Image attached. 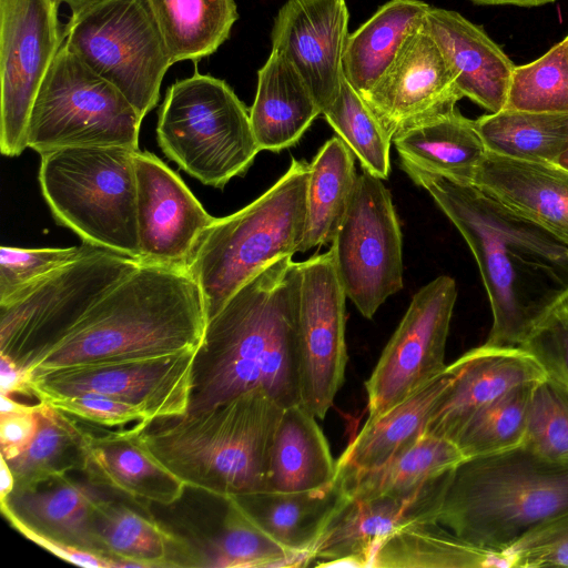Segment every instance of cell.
<instances>
[{"instance_id":"f1b7e54d","label":"cell","mask_w":568,"mask_h":568,"mask_svg":"<svg viewBox=\"0 0 568 568\" xmlns=\"http://www.w3.org/2000/svg\"><path fill=\"white\" fill-rule=\"evenodd\" d=\"M454 363L405 400L373 420L361 432L336 460L346 471L378 467L425 435L433 414L454 376Z\"/></svg>"},{"instance_id":"3957f363","label":"cell","mask_w":568,"mask_h":568,"mask_svg":"<svg viewBox=\"0 0 568 568\" xmlns=\"http://www.w3.org/2000/svg\"><path fill=\"white\" fill-rule=\"evenodd\" d=\"M207 323L185 267L141 262L62 336L19 362L32 378L58 371L196 352Z\"/></svg>"},{"instance_id":"cb8c5ba5","label":"cell","mask_w":568,"mask_h":568,"mask_svg":"<svg viewBox=\"0 0 568 568\" xmlns=\"http://www.w3.org/2000/svg\"><path fill=\"white\" fill-rule=\"evenodd\" d=\"M426 28L448 61L463 98L490 113L505 109L515 64L483 28L456 11L433 7Z\"/></svg>"},{"instance_id":"d4e9b609","label":"cell","mask_w":568,"mask_h":568,"mask_svg":"<svg viewBox=\"0 0 568 568\" xmlns=\"http://www.w3.org/2000/svg\"><path fill=\"white\" fill-rule=\"evenodd\" d=\"M471 184L568 244V170L487 152Z\"/></svg>"},{"instance_id":"4dcf8cb0","label":"cell","mask_w":568,"mask_h":568,"mask_svg":"<svg viewBox=\"0 0 568 568\" xmlns=\"http://www.w3.org/2000/svg\"><path fill=\"white\" fill-rule=\"evenodd\" d=\"M429 9L422 0H389L347 36L343 74L363 98L392 64L408 36L425 23Z\"/></svg>"},{"instance_id":"f546056e","label":"cell","mask_w":568,"mask_h":568,"mask_svg":"<svg viewBox=\"0 0 568 568\" xmlns=\"http://www.w3.org/2000/svg\"><path fill=\"white\" fill-rule=\"evenodd\" d=\"M97 535L105 557L126 567L187 566L192 551L161 526L148 507L110 497L97 517Z\"/></svg>"},{"instance_id":"f907efd6","label":"cell","mask_w":568,"mask_h":568,"mask_svg":"<svg viewBox=\"0 0 568 568\" xmlns=\"http://www.w3.org/2000/svg\"><path fill=\"white\" fill-rule=\"evenodd\" d=\"M16 481L12 471L10 470L7 460L1 457L0 470V500L6 499L14 489Z\"/></svg>"},{"instance_id":"836d02e7","label":"cell","mask_w":568,"mask_h":568,"mask_svg":"<svg viewBox=\"0 0 568 568\" xmlns=\"http://www.w3.org/2000/svg\"><path fill=\"white\" fill-rule=\"evenodd\" d=\"M465 457L450 439L426 434L383 465L362 471L336 467L351 498L409 497Z\"/></svg>"},{"instance_id":"7a4b0ae2","label":"cell","mask_w":568,"mask_h":568,"mask_svg":"<svg viewBox=\"0 0 568 568\" xmlns=\"http://www.w3.org/2000/svg\"><path fill=\"white\" fill-rule=\"evenodd\" d=\"M302 262L276 258L207 318L187 412L262 388L283 407L301 404L298 315Z\"/></svg>"},{"instance_id":"ab89813d","label":"cell","mask_w":568,"mask_h":568,"mask_svg":"<svg viewBox=\"0 0 568 568\" xmlns=\"http://www.w3.org/2000/svg\"><path fill=\"white\" fill-rule=\"evenodd\" d=\"M535 383L515 387L479 409L463 425L453 442L465 459L490 456L523 445Z\"/></svg>"},{"instance_id":"8d00e7d4","label":"cell","mask_w":568,"mask_h":568,"mask_svg":"<svg viewBox=\"0 0 568 568\" xmlns=\"http://www.w3.org/2000/svg\"><path fill=\"white\" fill-rule=\"evenodd\" d=\"M488 152L556 164L568 149V111L503 109L474 120Z\"/></svg>"},{"instance_id":"7c38bea8","label":"cell","mask_w":568,"mask_h":568,"mask_svg":"<svg viewBox=\"0 0 568 568\" xmlns=\"http://www.w3.org/2000/svg\"><path fill=\"white\" fill-rule=\"evenodd\" d=\"M346 297L372 318L403 288L402 232L383 180L366 170L357 175L346 215L332 242Z\"/></svg>"},{"instance_id":"7dc6e473","label":"cell","mask_w":568,"mask_h":568,"mask_svg":"<svg viewBox=\"0 0 568 568\" xmlns=\"http://www.w3.org/2000/svg\"><path fill=\"white\" fill-rule=\"evenodd\" d=\"M547 374L568 385V298L534 329L520 346Z\"/></svg>"},{"instance_id":"ffe728a7","label":"cell","mask_w":568,"mask_h":568,"mask_svg":"<svg viewBox=\"0 0 568 568\" xmlns=\"http://www.w3.org/2000/svg\"><path fill=\"white\" fill-rule=\"evenodd\" d=\"M347 27L345 0H287L274 19L272 50L291 62L322 113L341 91Z\"/></svg>"},{"instance_id":"603a6c76","label":"cell","mask_w":568,"mask_h":568,"mask_svg":"<svg viewBox=\"0 0 568 568\" xmlns=\"http://www.w3.org/2000/svg\"><path fill=\"white\" fill-rule=\"evenodd\" d=\"M51 481L53 486L43 490L13 489L0 500L3 516L23 536L37 535L105 557L97 535L98 513L110 498L105 489L67 475Z\"/></svg>"},{"instance_id":"4fadbf2b","label":"cell","mask_w":568,"mask_h":568,"mask_svg":"<svg viewBox=\"0 0 568 568\" xmlns=\"http://www.w3.org/2000/svg\"><path fill=\"white\" fill-rule=\"evenodd\" d=\"M55 0H0V150L19 156L41 85L63 44Z\"/></svg>"},{"instance_id":"484cf974","label":"cell","mask_w":568,"mask_h":568,"mask_svg":"<svg viewBox=\"0 0 568 568\" xmlns=\"http://www.w3.org/2000/svg\"><path fill=\"white\" fill-rule=\"evenodd\" d=\"M320 114L301 75L283 54L272 50L257 72L255 100L250 109L260 150L280 152L295 145Z\"/></svg>"},{"instance_id":"11a10c76","label":"cell","mask_w":568,"mask_h":568,"mask_svg":"<svg viewBox=\"0 0 568 568\" xmlns=\"http://www.w3.org/2000/svg\"><path fill=\"white\" fill-rule=\"evenodd\" d=\"M559 166L568 170V149L566 150V152L559 158V160L557 161V163Z\"/></svg>"},{"instance_id":"5b68a950","label":"cell","mask_w":568,"mask_h":568,"mask_svg":"<svg viewBox=\"0 0 568 568\" xmlns=\"http://www.w3.org/2000/svg\"><path fill=\"white\" fill-rule=\"evenodd\" d=\"M567 510L568 468L519 446L459 463L450 471L438 523L473 545L505 551Z\"/></svg>"},{"instance_id":"44dd1931","label":"cell","mask_w":568,"mask_h":568,"mask_svg":"<svg viewBox=\"0 0 568 568\" xmlns=\"http://www.w3.org/2000/svg\"><path fill=\"white\" fill-rule=\"evenodd\" d=\"M79 420V419H78ZM82 473L92 484L130 501L169 506L184 494L185 484L146 447L139 427L106 428L81 422Z\"/></svg>"},{"instance_id":"277c9868","label":"cell","mask_w":568,"mask_h":568,"mask_svg":"<svg viewBox=\"0 0 568 568\" xmlns=\"http://www.w3.org/2000/svg\"><path fill=\"white\" fill-rule=\"evenodd\" d=\"M284 408L254 388L210 408L152 420L140 436L187 488L224 498L262 493Z\"/></svg>"},{"instance_id":"816d5d0a","label":"cell","mask_w":568,"mask_h":568,"mask_svg":"<svg viewBox=\"0 0 568 568\" xmlns=\"http://www.w3.org/2000/svg\"><path fill=\"white\" fill-rule=\"evenodd\" d=\"M475 4L480 6H500V4H511L518 7H538L542 4H547L550 2H555L556 0H470Z\"/></svg>"},{"instance_id":"f35d334b","label":"cell","mask_w":568,"mask_h":568,"mask_svg":"<svg viewBox=\"0 0 568 568\" xmlns=\"http://www.w3.org/2000/svg\"><path fill=\"white\" fill-rule=\"evenodd\" d=\"M197 560L200 566L214 568L301 566L298 557L258 528L234 497L225 498L217 534Z\"/></svg>"},{"instance_id":"30bf717a","label":"cell","mask_w":568,"mask_h":568,"mask_svg":"<svg viewBox=\"0 0 568 568\" xmlns=\"http://www.w3.org/2000/svg\"><path fill=\"white\" fill-rule=\"evenodd\" d=\"M63 44L118 88L142 118L155 108L173 64L145 0H94L72 11Z\"/></svg>"},{"instance_id":"52a82bcc","label":"cell","mask_w":568,"mask_h":568,"mask_svg":"<svg viewBox=\"0 0 568 568\" xmlns=\"http://www.w3.org/2000/svg\"><path fill=\"white\" fill-rule=\"evenodd\" d=\"M72 148L41 155L39 183L53 219L83 243L141 262L134 154Z\"/></svg>"},{"instance_id":"f5cc1de1","label":"cell","mask_w":568,"mask_h":568,"mask_svg":"<svg viewBox=\"0 0 568 568\" xmlns=\"http://www.w3.org/2000/svg\"><path fill=\"white\" fill-rule=\"evenodd\" d=\"M38 404L36 405H26L18 400H14L12 396L1 395V414L4 413H13V412H24V410H33L36 409Z\"/></svg>"},{"instance_id":"ac0fdd59","label":"cell","mask_w":568,"mask_h":568,"mask_svg":"<svg viewBox=\"0 0 568 568\" xmlns=\"http://www.w3.org/2000/svg\"><path fill=\"white\" fill-rule=\"evenodd\" d=\"M134 169L141 262L186 268L215 217L155 154L138 150Z\"/></svg>"},{"instance_id":"6da1fadb","label":"cell","mask_w":568,"mask_h":568,"mask_svg":"<svg viewBox=\"0 0 568 568\" xmlns=\"http://www.w3.org/2000/svg\"><path fill=\"white\" fill-rule=\"evenodd\" d=\"M400 165L430 194L476 260L493 313L485 344L520 347L568 298V244L473 184Z\"/></svg>"},{"instance_id":"1f68e13d","label":"cell","mask_w":568,"mask_h":568,"mask_svg":"<svg viewBox=\"0 0 568 568\" xmlns=\"http://www.w3.org/2000/svg\"><path fill=\"white\" fill-rule=\"evenodd\" d=\"M335 476L336 462L316 417L301 405L284 408L271 450L267 491L320 489Z\"/></svg>"},{"instance_id":"9a60e30c","label":"cell","mask_w":568,"mask_h":568,"mask_svg":"<svg viewBox=\"0 0 568 568\" xmlns=\"http://www.w3.org/2000/svg\"><path fill=\"white\" fill-rule=\"evenodd\" d=\"M345 298L332 247L302 262L300 405L316 418L326 416L344 382Z\"/></svg>"},{"instance_id":"9c48e42d","label":"cell","mask_w":568,"mask_h":568,"mask_svg":"<svg viewBox=\"0 0 568 568\" xmlns=\"http://www.w3.org/2000/svg\"><path fill=\"white\" fill-rule=\"evenodd\" d=\"M142 120L118 88L62 44L33 103L27 146L40 155L72 148L139 150Z\"/></svg>"},{"instance_id":"d590c367","label":"cell","mask_w":568,"mask_h":568,"mask_svg":"<svg viewBox=\"0 0 568 568\" xmlns=\"http://www.w3.org/2000/svg\"><path fill=\"white\" fill-rule=\"evenodd\" d=\"M172 62L214 53L239 18L235 0H145Z\"/></svg>"},{"instance_id":"8fae6325","label":"cell","mask_w":568,"mask_h":568,"mask_svg":"<svg viewBox=\"0 0 568 568\" xmlns=\"http://www.w3.org/2000/svg\"><path fill=\"white\" fill-rule=\"evenodd\" d=\"M141 262L100 247L0 302V354L19 362L68 332Z\"/></svg>"},{"instance_id":"74e56055","label":"cell","mask_w":568,"mask_h":568,"mask_svg":"<svg viewBox=\"0 0 568 568\" xmlns=\"http://www.w3.org/2000/svg\"><path fill=\"white\" fill-rule=\"evenodd\" d=\"M39 426L30 445L7 460L14 489H31L83 467L80 420L39 400Z\"/></svg>"},{"instance_id":"d6a6232c","label":"cell","mask_w":568,"mask_h":568,"mask_svg":"<svg viewBox=\"0 0 568 568\" xmlns=\"http://www.w3.org/2000/svg\"><path fill=\"white\" fill-rule=\"evenodd\" d=\"M367 567L378 568H510L506 551L473 545L439 523L417 524L383 539Z\"/></svg>"},{"instance_id":"7402d4cb","label":"cell","mask_w":568,"mask_h":568,"mask_svg":"<svg viewBox=\"0 0 568 568\" xmlns=\"http://www.w3.org/2000/svg\"><path fill=\"white\" fill-rule=\"evenodd\" d=\"M427 426L426 434L450 439L479 409L523 384L535 383L547 373L521 347L483 344L462 355Z\"/></svg>"},{"instance_id":"e575fe53","label":"cell","mask_w":568,"mask_h":568,"mask_svg":"<svg viewBox=\"0 0 568 568\" xmlns=\"http://www.w3.org/2000/svg\"><path fill=\"white\" fill-rule=\"evenodd\" d=\"M356 179L353 152L339 136L327 140L310 163L306 230L300 252L334 241Z\"/></svg>"},{"instance_id":"ee69618b","label":"cell","mask_w":568,"mask_h":568,"mask_svg":"<svg viewBox=\"0 0 568 568\" xmlns=\"http://www.w3.org/2000/svg\"><path fill=\"white\" fill-rule=\"evenodd\" d=\"M92 247L82 243L71 247L0 248V302L23 286L81 257Z\"/></svg>"},{"instance_id":"db71d44e","label":"cell","mask_w":568,"mask_h":568,"mask_svg":"<svg viewBox=\"0 0 568 568\" xmlns=\"http://www.w3.org/2000/svg\"><path fill=\"white\" fill-rule=\"evenodd\" d=\"M59 4L61 3H65L69 6V8L71 9V11H74L81 7H83L84 4L87 3H90L94 0H55Z\"/></svg>"},{"instance_id":"2e32d148","label":"cell","mask_w":568,"mask_h":568,"mask_svg":"<svg viewBox=\"0 0 568 568\" xmlns=\"http://www.w3.org/2000/svg\"><path fill=\"white\" fill-rule=\"evenodd\" d=\"M195 352L72 367L34 377V396L100 395L140 406L152 420L187 413Z\"/></svg>"},{"instance_id":"4316f807","label":"cell","mask_w":568,"mask_h":568,"mask_svg":"<svg viewBox=\"0 0 568 568\" xmlns=\"http://www.w3.org/2000/svg\"><path fill=\"white\" fill-rule=\"evenodd\" d=\"M346 493L336 473L329 485L296 493L262 491L234 497L245 514L270 538L298 557L305 566L317 541Z\"/></svg>"},{"instance_id":"b9f144b4","label":"cell","mask_w":568,"mask_h":568,"mask_svg":"<svg viewBox=\"0 0 568 568\" xmlns=\"http://www.w3.org/2000/svg\"><path fill=\"white\" fill-rule=\"evenodd\" d=\"M521 446L568 468V385L552 375L532 386Z\"/></svg>"},{"instance_id":"ba28073f","label":"cell","mask_w":568,"mask_h":568,"mask_svg":"<svg viewBox=\"0 0 568 568\" xmlns=\"http://www.w3.org/2000/svg\"><path fill=\"white\" fill-rule=\"evenodd\" d=\"M156 139L180 169L216 189L244 175L261 151L250 110L225 81L197 70L168 89Z\"/></svg>"},{"instance_id":"60d3db41","label":"cell","mask_w":568,"mask_h":568,"mask_svg":"<svg viewBox=\"0 0 568 568\" xmlns=\"http://www.w3.org/2000/svg\"><path fill=\"white\" fill-rule=\"evenodd\" d=\"M363 170L386 180L392 138L365 99L344 78L335 101L322 113Z\"/></svg>"},{"instance_id":"7bdbcfd3","label":"cell","mask_w":568,"mask_h":568,"mask_svg":"<svg viewBox=\"0 0 568 568\" xmlns=\"http://www.w3.org/2000/svg\"><path fill=\"white\" fill-rule=\"evenodd\" d=\"M505 109L568 111V36L539 59L515 67Z\"/></svg>"},{"instance_id":"d6986e66","label":"cell","mask_w":568,"mask_h":568,"mask_svg":"<svg viewBox=\"0 0 568 568\" xmlns=\"http://www.w3.org/2000/svg\"><path fill=\"white\" fill-rule=\"evenodd\" d=\"M454 72L425 23L408 36L392 64L364 98L390 138L456 108Z\"/></svg>"},{"instance_id":"83f0119b","label":"cell","mask_w":568,"mask_h":568,"mask_svg":"<svg viewBox=\"0 0 568 568\" xmlns=\"http://www.w3.org/2000/svg\"><path fill=\"white\" fill-rule=\"evenodd\" d=\"M392 143L400 164L465 184H471L488 152L474 120L456 108L399 131Z\"/></svg>"},{"instance_id":"c3c4849f","label":"cell","mask_w":568,"mask_h":568,"mask_svg":"<svg viewBox=\"0 0 568 568\" xmlns=\"http://www.w3.org/2000/svg\"><path fill=\"white\" fill-rule=\"evenodd\" d=\"M39 403L36 409L0 415L1 457L7 460L19 456L33 440L38 426Z\"/></svg>"},{"instance_id":"e0dca14e","label":"cell","mask_w":568,"mask_h":568,"mask_svg":"<svg viewBox=\"0 0 568 568\" xmlns=\"http://www.w3.org/2000/svg\"><path fill=\"white\" fill-rule=\"evenodd\" d=\"M452 470L409 497L351 498L346 494L308 551L305 566L367 567L383 539L413 525L438 523Z\"/></svg>"},{"instance_id":"f6af8a7d","label":"cell","mask_w":568,"mask_h":568,"mask_svg":"<svg viewBox=\"0 0 568 568\" xmlns=\"http://www.w3.org/2000/svg\"><path fill=\"white\" fill-rule=\"evenodd\" d=\"M38 400L94 426L144 429L152 422L140 406L100 395H43Z\"/></svg>"},{"instance_id":"681fc988","label":"cell","mask_w":568,"mask_h":568,"mask_svg":"<svg viewBox=\"0 0 568 568\" xmlns=\"http://www.w3.org/2000/svg\"><path fill=\"white\" fill-rule=\"evenodd\" d=\"M31 374L7 355L0 354V393L34 396Z\"/></svg>"},{"instance_id":"5bb4252c","label":"cell","mask_w":568,"mask_h":568,"mask_svg":"<svg viewBox=\"0 0 568 568\" xmlns=\"http://www.w3.org/2000/svg\"><path fill=\"white\" fill-rule=\"evenodd\" d=\"M457 298L454 278L442 275L414 296L365 382L373 420L424 387L445 368V348Z\"/></svg>"},{"instance_id":"bcb514c9","label":"cell","mask_w":568,"mask_h":568,"mask_svg":"<svg viewBox=\"0 0 568 568\" xmlns=\"http://www.w3.org/2000/svg\"><path fill=\"white\" fill-rule=\"evenodd\" d=\"M505 551L510 567H568V510L535 526Z\"/></svg>"},{"instance_id":"8992f818","label":"cell","mask_w":568,"mask_h":568,"mask_svg":"<svg viewBox=\"0 0 568 568\" xmlns=\"http://www.w3.org/2000/svg\"><path fill=\"white\" fill-rule=\"evenodd\" d=\"M310 163L287 171L240 211L215 217L186 264L214 315L243 284L278 257L300 252L307 220Z\"/></svg>"}]
</instances>
